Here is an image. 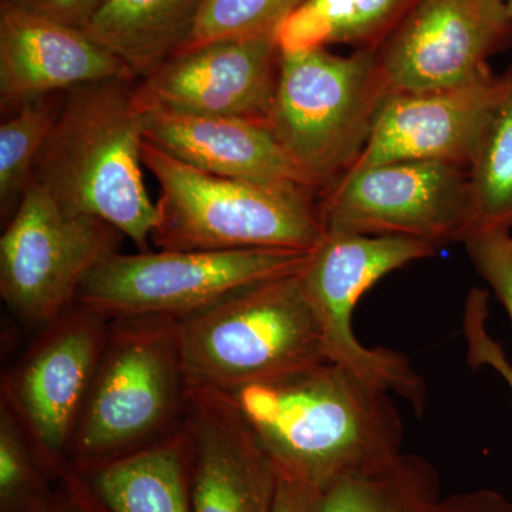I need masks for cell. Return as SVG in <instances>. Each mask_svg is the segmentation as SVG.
<instances>
[{
  "label": "cell",
  "instance_id": "6da1fadb",
  "mask_svg": "<svg viewBox=\"0 0 512 512\" xmlns=\"http://www.w3.org/2000/svg\"><path fill=\"white\" fill-rule=\"evenodd\" d=\"M264 451L278 477L319 493L343 474L403 453L402 417L389 392L326 362L224 390H205Z\"/></svg>",
  "mask_w": 512,
  "mask_h": 512
},
{
  "label": "cell",
  "instance_id": "7a4b0ae2",
  "mask_svg": "<svg viewBox=\"0 0 512 512\" xmlns=\"http://www.w3.org/2000/svg\"><path fill=\"white\" fill-rule=\"evenodd\" d=\"M137 80H106L63 93L32 180L62 210L107 222L144 252L150 251L158 211L141 171L146 119Z\"/></svg>",
  "mask_w": 512,
  "mask_h": 512
},
{
  "label": "cell",
  "instance_id": "3957f363",
  "mask_svg": "<svg viewBox=\"0 0 512 512\" xmlns=\"http://www.w3.org/2000/svg\"><path fill=\"white\" fill-rule=\"evenodd\" d=\"M143 164L160 185L151 241L163 251L311 252L325 234L312 188L205 173L146 140Z\"/></svg>",
  "mask_w": 512,
  "mask_h": 512
},
{
  "label": "cell",
  "instance_id": "277c9868",
  "mask_svg": "<svg viewBox=\"0 0 512 512\" xmlns=\"http://www.w3.org/2000/svg\"><path fill=\"white\" fill-rule=\"evenodd\" d=\"M177 338L188 392L262 382L328 360L299 272L177 319Z\"/></svg>",
  "mask_w": 512,
  "mask_h": 512
},
{
  "label": "cell",
  "instance_id": "5b68a950",
  "mask_svg": "<svg viewBox=\"0 0 512 512\" xmlns=\"http://www.w3.org/2000/svg\"><path fill=\"white\" fill-rule=\"evenodd\" d=\"M384 94L373 47L282 50L266 126L323 195L359 160Z\"/></svg>",
  "mask_w": 512,
  "mask_h": 512
},
{
  "label": "cell",
  "instance_id": "8992f818",
  "mask_svg": "<svg viewBox=\"0 0 512 512\" xmlns=\"http://www.w3.org/2000/svg\"><path fill=\"white\" fill-rule=\"evenodd\" d=\"M111 323L74 433L70 471L99 466L161 439L187 406L177 319Z\"/></svg>",
  "mask_w": 512,
  "mask_h": 512
},
{
  "label": "cell",
  "instance_id": "52a82bcc",
  "mask_svg": "<svg viewBox=\"0 0 512 512\" xmlns=\"http://www.w3.org/2000/svg\"><path fill=\"white\" fill-rule=\"evenodd\" d=\"M308 255L289 249L116 252L86 276L76 303L110 322L181 319L248 286L296 274Z\"/></svg>",
  "mask_w": 512,
  "mask_h": 512
},
{
  "label": "cell",
  "instance_id": "ba28073f",
  "mask_svg": "<svg viewBox=\"0 0 512 512\" xmlns=\"http://www.w3.org/2000/svg\"><path fill=\"white\" fill-rule=\"evenodd\" d=\"M440 245L400 235L325 232L299 271L320 326L329 362L352 370L372 386L402 396L421 413L427 387L406 357L387 349H369L353 333L357 302L390 272L429 258Z\"/></svg>",
  "mask_w": 512,
  "mask_h": 512
},
{
  "label": "cell",
  "instance_id": "9c48e42d",
  "mask_svg": "<svg viewBox=\"0 0 512 512\" xmlns=\"http://www.w3.org/2000/svg\"><path fill=\"white\" fill-rule=\"evenodd\" d=\"M124 235L99 218L69 214L35 183L0 238V293L23 322L47 328L76 303L86 276L120 252Z\"/></svg>",
  "mask_w": 512,
  "mask_h": 512
},
{
  "label": "cell",
  "instance_id": "30bf717a",
  "mask_svg": "<svg viewBox=\"0 0 512 512\" xmlns=\"http://www.w3.org/2000/svg\"><path fill=\"white\" fill-rule=\"evenodd\" d=\"M325 232L400 235L444 247L471 231L468 170L440 161H393L349 171L320 201Z\"/></svg>",
  "mask_w": 512,
  "mask_h": 512
},
{
  "label": "cell",
  "instance_id": "8fae6325",
  "mask_svg": "<svg viewBox=\"0 0 512 512\" xmlns=\"http://www.w3.org/2000/svg\"><path fill=\"white\" fill-rule=\"evenodd\" d=\"M109 330V319L74 303L3 384L2 399L57 483L69 474L74 433Z\"/></svg>",
  "mask_w": 512,
  "mask_h": 512
},
{
  "label": "cell",
  "instance_id": "7c38bea8",
  "mask_svg": "<svg viewBox=\"0 0 512 512\" xmlns=\"http://www.w3.org/2000/svg\"><path fill=\"white\" fill-rule=\"evenodd\" d=\"M510 45L504 0H413L375 50L386 93H421L490 76L491 57Z\"/></svg>",
  "mask_w": 512,
  "mask_h": 512
},
{
  "label": "cell",
  "instance_id": "4fadbf2b",
  "mask_svg": "<svg viewBox=\"0 0 512 512\" xmlns=\"http://www.w3.org/2000/svg\"><path fill=\"white\" fill-rule=\"evenodd\" d=\"M282 49L276 35L214 40L175 53L137 80L143 110L266 123Z\"/></svg>",
  "mask_w": 512,
  "mask_h": 512
},
{
  "label": "cell",
  "instance_id": "5bb4252c",
  "mask_svg": "<svg viewBox=\"0 0 512 512\" xmlns=\"http://www.w3.org/2000/svg\"><path fill=\"white\" fill-rule=\"evenodd\" d=\"M500 87V76L454 89L386 93L365 150L352 170L393 161H440L470 167Z\"/></svg>",
  "mask_w": 512,
  "mask_h": 512
},
{
  "label": "cell",
  "instance_id": "9a60e30c",
  "mask_svg": "<svg viewBox=\"0 0 512 512\" xmlns=\"http://www.w3.org/2000/svg\"><path fill=\"white\" fill-rule=\"evenodd\" d=\"M114 79L138 77L86 30L0 2L3 116L28 101Z\"/></svg>",
  "mask_w": 512,
  "mask_h": 512
},
{
  "label": "cell",
  "instance_id": "2e32d148",
  "mask_svg": "<svg viewBox=\"0 0 512 512\" xmlns=\"http://www.w3.org/2000/svg\"><path fill=\"white\" fill-rule=\"evenodd\" d=\"M185 410L192 512H272L278 473L248 431L208 394Z\"/></svg>",
  "mask_w": 512,
  "mask_h": 512
},
{
  "label": "cell",
  "instance_id": "e0dca14e",
  "mask_svg": "<svg viewBox=\"0 0 512 512\" xmlns=\"http://www.w3.org/2000/svg\"><path fill=\"white\" fill-rule=\"evenodd\" d=\"M144 119L147 143L205 173L315 190L262 121L161 110H144Z\"/></svg>",
  "mask_w": 512,
  "mask_h": 512
},
{
  "label": "cell",
  "instance_id": "ac0fdd59",
  "mask_svg": "<svg viewBox=\"0 0 512 512\" xmlns=\"http://www.w3.org/2000/svg\"><path fill=\"white\" fill-rule=\"evenodd\" d=\"M96 512H192L183 426L147 446L60 481Z\"/></svg>",
  "mask_w": 512,
  "mask_h": 512
},
{
  "label": "cell",
  "instance_id": "d6986e66",
  "mask_svg": "<svg viewBox=\"0 0 512 512\" xmlns=\"http://www.w3.org/2000/svg\"><path fill=\"white\" fill-rule=\"evenodd\" d=\"M204 0H103L84 30L137 74L177 53Z\"/></svg>",
  "mask_w": 512,
  "mask_h": 512
},
{
  "label": "cell",
  "instance_id": "ffe728a7",
  "mask_svg": "<svg viewBox=\"0 0 512 512\" xmlns=\"http://www.w3.org/2000/svg\"><path fill=\"white\" fill-rule=\"evenodd\" d=\"M441 500L439 471L419 454L343 474L319 491L311 512H433Z\"/></svg>",
  "mask_w": 512,
  "mask_h": 512
},
{
  "label": "cell",
  "instance_id": "44dd1931",
  "mask_svg": "<svg viewBox=\"0 0 512 512\" xmlns=\"http://www.w3.org/2000/svg\"><path fill=\"white\" fill-rule=\"evenodd\" d=\"M413 0H308L276 33L282 50L375 47Z\"/></svg>",
  "mask_w": 512,
  "mask_h": 512
},
{
  "label": "cell",
  "instance_id": "7402d4cb",
  "mask_svg": "<svg viewBox=\"0 0 512 512\" xmlns=\"http://www.w3.org/2000/svg\"><path fill=\"white\" fill-rule=\"evenodd\" d=\"M471 232L512 228V59L468 167ZM468 234V235H470Z\"/></svg>",
  "mask_w": 512,
  "mask_h": 512
},
{
  "label": "cell",
  "instance_id": "603a6c76",
  "mask_svg": "<svg viewBox=\"0 0 512 512\" xmlns=\"http://www.w3.org/2000/svg\"><path fill=\"white\" fill-rule=\"evenodd\" d=\"M62 94L28 101L3 116L5 119L0 124V211L6 222L18 210L32 181L37 156L55 124Z\"/></svg>",
  "mask_w": 512,
  "mask_h": 512
},
{
  "label": "cell",
  "instance_id": "cb8c5ba5",
  "mask_svg": "<svg viewBox=\"0 0 512 512\" xmlns=\"http://www.w3.org/2000/svg\"><path fill=\"white\" fill-rule=\"evenodd\" d=\"M18 417L0 407V512H52L60 498Z\"/></svg>",
  "mask_w": 512,
  "mask_h": 512
},
{
  "label": "cell",
  "instance_id": "d4e9b609",
  "mask_svg": "<svg viewBox=\"0 0 512 512\" xmlns=\"http://www.w3.org/2000/svg\"><path fill=\"white\" fill-rule=\"evenodd\" d=\"M306 2L308 0H204L190 35L178 52L231 37L276 35Z\"/></svg>",
  "mask_w": 512,
  "mask_h": 512
},
{
  "label": "cell",
  "instance_id": "484cf974",
  "mask_svg": "<svg viewBox=\"0 0 512 512\" xmlns=\"http://www.w3.org/2000/svg\"><path fill=\"white\" fill-rule=\"evenodd\" d=\"M463 244L477 274L493 289L512 322L511 229L471 232Z\"/></svg>",
  "mask_w": 512,
  "mask_h": 512
},
{
  "label": "cell",
  "instance_id": "4316f807",
  "mask_svg": "<svg viewBox=\"0 0 512 512\" xmlns=\"http://www.w3.org/2000/svg\"><path fill=\"white\" fill-rule=\"evenodd\" d=\"M33 15L84 29L103 0H3Z\"/></svg>",
  "mask_w": 512,
  "mask_h": 512
},
{
  "label": "cell",
  "instance_id": "83f0119b",
  "mask_svg": "<svg viewBox=\"0 0 512 512\" xmlns=\"http://www.w3.org/2000/svg\"><path fill=\"white\" fill-rule=\"evenodd\" d=\"M433 512H512V501L488 488L441 497Z\"/></svg>",
  "mask_w": 512,
  "mask_h": 512
},
{
  "label": "cell",
  "instance_id": "f1b7e54d",
  "mask_svg": "<svg viewBox=\"0 0 512 512\" xmlns=\"http://www.w3.org/2000/svg\"><path fill=\"white\" fill-rule=\"evenodd\" d=\"M316 495L318 493L306 485L278 477L272 512H311Z\"/></svg>",
  "mask_w": 512,
  "mask_h": 512
},
{
  "label": "cell",
  "instance_id": "f546056e",
  "mask_svg": "<svg viewBox=\"0 0 512 512\" xmlns=\"http://www.w3.org/2000/svg\"><path fill=\"white\" fill-rule=\"evenodd\" d=\"M52 512H96L90 505L84 503L82 498L74 495L60 483V498L55 510Z\"/></svg>",
  "mask_w": 512,
  "mask_h": 512
},
{
  "label": "cell",
  "instance_id": "4dcf8cb0",
  "mask_svg": "<svg viewBox=\"0 0 512 512\" xmlns=\"http://www.w3.org/2000/svg\"><path fill=\"white\" fill-rule=\"evenodd\" d=\"M505 5H507L508 10H510L512 16V0H504Z\"/></svg>",
  "mask_w": 512,
  "mask_h": 512
}]
</instances>
